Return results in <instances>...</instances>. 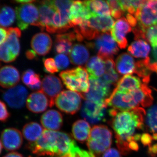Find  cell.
I'll list each match as a JSON object with an SVG mask.
<instances>
[{
	"mask_svg": "<svg viewBox=\"0 0 157 157\" xmlns=\"http://www.w3.org/2000/svg\"><path fill=\"white\" fill-rule=\"evenodd\" d=\"M146 113L138 107L125 111H119L112 117L110 125L115 133L116 144L121 154L127 155L139 149L137 141L140 140V132L145 127Z\"/></svg>",
	"mask_w": 157,
	"mask_h": 157,
	"instance_id": "cell-1",
	"label": "cell"
},
{
	"mask_svg": "<svg viewBox=\"0 0 157 157\" xmlns=\"http://www.w3.org/2000/svg\"><path fill=\"white\" fill-rule=\"evenodd\" d=\"M74 0H42L39 5V20L34 25L51 33H62L72 27L69 17Z\"/></svg>",
	"mask_w": 157,
	"mask_h": 157,
	"instance_id": "cell-2",
	"label": "cell"
},
{
	"mask_svg": "<svg viewBox=\"0 0 157 157\" xmlns=\"http://www.w3.org/2000/svg\"><path fill=\"white\" fill-rule=\"evenodd\" d=\"M76 145L69 134L58 131L44 130L39 139L27 146L38 156H62L67 154Z\"/></svg>",
	"mask_w": 157,
	"mask_h": 157,
	"instance_id": "cell-3",
	"label": "cell"
},
{
	"mask_svg": "<svg viewBox=\"0 0 157 157\" xmlns=\"http://www.w3.org/2000/svg\"><path fill=\"white\" fill-rule=\"evenodd\" d=\"M66 87L71 91L86 94L90 88L89 76L87 70L83 67H77L62 71L59 74Z\"/></svg>",
	"mask_w": 157,
	"mask_h": 157,
	"instance_id": "cell-4",
	"label": "cell"
},
{
	"mask_svg": "<svg viewBox=\"0 0 157 157\" xmlns=\"http://www.w3.org/2000/svg\"><path fill=\"white\" fill-rule=\"evenodd\" d=\"M112 142V132L106 126L98 125L93 127L88 139L87 146L90 151L96 156L109 149Z\"/></svg>",
	"mask_w": 157,
	"mask_h": 157,
	"instance_id": "cell-5",
	"label": "cell"
},
{
	"mask_svg": "<svg viewBox=\"0 0 157 157\" xmlns=\"http://www.w3.org/2000/svg\"><path fill=\"white\" fill-rule=\"evenodd\" d=\"M82 98V97L80 93L73 91H62L56 98L55 104L62 112L74 114L80 109Z\"/></svg>",
	"mask_w": 157,
	"mask_h": 157,
	"instance_id": "cell-6",
	"label": "cell"
},
{
	"mask_svg": "<svg viewBox=\"0 0 157 157\" xmlns=\"http://www.w3.org/2000/svg\"><path fill=\"white\" fill-rule=\"evenodd\" d=\"M89 79V91L86 94H81L82 99L98 104H105V101L109 97L111 85L105 82L101 77L97 79Z\"/></svg>",
	"mask_w": 157,
	"mask_h": 157,
	"instance_id": "cell-7",
	"label": "cell"
},
{
	"mask_svg": "<svg viewBox=\"0 0 157 157\" xmlns=\"http://www.w3.org/2000/svg\"><path fill=\"white\" fill-rule=\"evenodd\" d=\"M17 24L20 29L24 30L30 25H34L39 19V9L32 3L20 5L16 8Z\"/></svg>",
	"mask_w": 157,
	"mask_h": 157,
	"instance_id": "cell-8",
	"label": "cell"
},
{
	"mask_svg": "<svg viewBox=\"0 0 157 157\" xmlns=\"http://www.w3.org/2000/svg\"><path fill=\"white\" fill-rule=\"evenodd\" d=\"M138 26L143 28L157 25V0H149L136 11Z\"/></svg>",
	"mask_w": 157,
	"mask_h": 157,
	"instance_id": "cell-9",
	"label": "cell"
},
{
	"mask_svg": "<svg viewBox=\"0 0 157 157\" xmlns=\"http://www.w3.org/2000/svg\"><path fill=\"white\" fill-rule=\"evenodd\" d=\"M94 46L98 51V56L104 60L113 58L119 51L116 43L109 33H103L96 38Z\"/></svg>",
	"mask_w": 157,
	"mask_h": 157,
	"instance_id": "cell-10",
	"label": "cell"
},
{
	"mask_svg": "<svg viewBox=\"0 0 157 157\" xmlns=\"http://www.w3.org/2000/svg\"><path fill=\"white\" fill-rule=\"evenodd\" d=\"M107 106L104 104H98L86 101L81 110L82 117L90 123L96 124L105 121Z\"/></svg>",
	"mask_w": 157,
	"mask_h": 157,
	"instance_id": "cell-11",
	"label": "cell"
},
{
	"mask_svg": "<svg viewBox=\"0 0 157 157\" xmlns=\"http://www.w3.org/2000/svg\"><path fill=\"white\" fill-rule=\"evenodd\" d=\"M63 88L60 79L56 76L47 75L43 78L41 90L48 98L49 107H53L56 98L61 92Z\"/></svg>",
	"mask_w": 157,
	"mask_h": 157,
	"instance_id": "cell-12",
	"label": "cell"
},
{
	"mask_svg": "<svg viewBox=\"0 0 157 157\" xmlns=\"http://www.w3.org/2000/svg\"><path fill=\"white\" fill-rule=\"evenodd\" d=\"M27 90L21 85L10 88L3 94V99L9 107L20 109L24 106L27 101Z\"/></svg>",
	"mask_w": 157,
	"mask_h": 157,
	"instance_id": "cell-13",
	"label": "cell"
},
{
	"mask_svg": "<svg viewBox=\"0 0 157 157\" xmlns=\"http://www.w3.org/2000/svg\"><path fill=\"white\" fill-rule=\"evenodd\" d=\"M1 143L3 148L8 151H14L21 147L22 135L18 129L8 128L3 130L1 135Z\"/></svg>",
	"mask_w": 157,
	"mask_h": 157,
	"instance_id": "cell-14",
	"label": "cell"
},
{
	"mask_svg": "<svg viewBox=\"0 0 157 157\" xmlns=\"http://www.w3.org/2000/svg\"><path fill=\"white\" fill-rule=\"evenodd\" d=\"M92 17V14L84 2L74 1L70 7L69 17L72 27L80 25Z\"/></svg>",
	"mask_w": 157,
	"mask_h": 157,
	"instance_id": "cell-15",
	"label": "cell"
},
{
	"mask_svg": "<svg viewBox=\"0 0 157 157\" xmlns=\"http://www.w3.org/2000/svg\"><path fill=\"white\" fill-rule=\"evenodd\" d=\"M131 25L125 17L118 19L111 29L112 37L121 49H124L128 45L126 36L132 31Z\"/></svg>",
	"mask_w": 157,
	"mask_h": 157,
	"instance_id": "cell-16",
	"label": "cell"
},
{
	"mask_svg": "<svg viewBox=\"0 0 157 157\" xmlns=\"http://www.w3.org/2000/svg\"><path fill=\"white\" fill-rule=\"evenodd\" d=\"M26 106L31 112L41 113L49 106V101L47 96L40 90L29 95L27 99Z\"/></svg>",
	"mask_w": 157,
	"mask_h": 157,
	"instance_id": "cell-17",
	"label": "cell"
},
{
	"mask_svg": "<svg viewBox=\"0 0 157 157\" xmlns=\"http://www.w3.org/2000/svg\"><path fill=\"white\" fill-rule=\"evenodd\" d=\"M31 47L39 56H45L49 52L52 47L51 38L46 33L36 34L32 38Z\"/></svg>",
	"mask_w": 157,
	"mask_h": 157,
	"instance_id": "cell-18",
	"label": "cell"
},
{
	"mask_svg": "<svg viewBox=\"0 0 157 157\" xmlns=\"http://www.w3.org/2000/svg\"><path fill=\"white\" fill-rule=\"evenodd\" d=\"M7 30L8 31V38L5 43L2 45L9 51L15 60L19 55L20 51L19 39L21 36V31L20 29L17 28H9Z\"/></svg>",
	"mask_w": 157,
	"mask_h": 157,
	"instance_id": "cell-19",
	"label": "cell"
},
{
	"mask_svg": "<svg viewBox=\"0 0 157 157\" xmlns=\"http://www.w3.org/2000/svg\"><path fill=\"white\" fill-rule=\"evenodd\" d=\"M41 123L46 130L58 131L63 126V116L57 110L50 109L42 116Z\"/></svg>",
	"mask_w": 157,
	"mask_h": 157,
	"instance_id": "cell-20",
	"label": "cell"
},
{
	"mask_svg": "<svg viewBox=\"0 0 157 157\" xmlns=\"http://www.w3.org/2000/svg\"><path fill=\"white\" fill-rule=\"evenodd\" d=\"M20 79L19 72L11 66H6L1 69L0 83L4 88H11L16 86Z\"/></svg>",
	"mask_w": 157,
	"mask_h": 157,
	"instance_id": "cell-21",
	"label": "cell"
},
{
	"mask_svg": "<svg viewBox=\"0 0 157 157\" xmlns=\"http://www.w3.org/2000/svg\"><path fill=\"white\" fill-rule=\"evenodd\" d=\"M77 40V34L73 33L57 35L56 38L55 49L58 53L70 55L73 48V42Z\"/></svg>",
	"mask_w": 157,
	"mask_h": 157,
	"instance_id": "cell-22",
	"label": "cell"
},
{
	"mask_svg": "<svg viewBox=\"0 0 157 157\" xmlns=\"http://www.w3.org/2000/svg\"><path fill=\"white\" fill-rule=\"evenodd\" d=\"M86 69L89 79L100 78L106 72L105 61L99 56L92 57L86 64Z\"/></svg>",
	"mask_w": 157,
	"mask_h": 157,
	"instance_id": "cell-23",
	"label": "cell"
},
{
	"mask_svg": "<svg viewBox=\"0 0 157 157\" xmlns=\"http://www.w3.org/2000/svg\"><path fill=\"white\" fill-rule=\"evenodd\" d=\"M84 4L90 10L92 16H110L111 9L104 0H84Z\"/></svg>",
	"mask_w": 157,
	"mask_h": 157,
	"instance_id": "cell-24",
	"label": "cell"
},
{
	"mask_svg": "<svg viewBox=\"0 0 157 157\" xmlns=\"http://www.w3.org/2000/svg\"><path fill=\"white\" fill-rule=\"evenodd\" d=\"M135 60L129 54L124 53L119 56L116 61V67L118 72L122 75L135 73Z\"/></svg>",
	"mask_w": 157,
	"mask_h": 157,
	"instance_id": "cell-25",
	"label": "cell"
},
{
	"mask_svg": "<svg viewBox=\"0 0 157 157\" xmlns=\"http://www.w3.org/2000/svg\"><path fill=\"white\" fill-rule=\"evenodd\" d=\"M91 130L90 124L86 121L78 120L73 124L72 134L76 140L83 143L88 139Z\"/></svg>",
	"mask_w": 157,
	"mask_h": 157,
	"instance_id": "cell-26",
	"label": "cell"
},
{
	"mask_svg": "<svg viewBox=\"0 0 157 157\" xmlns=\"http://www.w3.org/2000/svg\"><path fill=\"white\" fill-rule=\"evenodd\" d=\"M142 85L140 78L138 77L127 75L119 80L115 89L121 92L128 93L140 88Z\"/></svg>",
	"mask_w": 157,
	"mask_h": 157,
	"instance_id": "cell-27",
	"label": "cell"
},
{
	"mask_svg": "<svg viewBox=\"0 0 157 157\" xmlns=\"http://www.w3.org/2000/svg\"><path fill=\"white\" fill-rule=\"evenodd\" d=\"M69 55L72 63L80 66L84 64L88 61L90 54L87 48L84 45L76 44L73 45Z\"/></svg>",
	"mask_w": 157,
	"mask_h": 157,
	"instance_id": "cell-28",
	"label": "cell"
},
{
	"mask_svg": "<svg viewBox=\"0 0 157 157\" xmlns=\"http://www.w3.org/2000/svg\"><path fill=\"white\" fill-rule=\"evenodd\" d=\"M44 130L38 123L31 122L26 124L22 129L24 137L29 143L36 141L43 134Z\"/></svg>",
	"mask_w": 157,
	"mask_h": 157,
	"instance_id": "cell-29",
	"label": "cell"
},
{
	"mask_svg": "<svg viewBox=\"0 0 157 157\" xmlns=\"http://www.w3.org/2000/svg\"><path fill=\"white\" fill-rule=\"evenodd\" d=\"M150 50L148 43L142 39H137L132 42L128 49L129 53L137 58L148 57Z\"/></svg>",
	"mask_w": 157,
	"mask_h": 157,
	"instance_id": "cell-30",
	"label": "cell"
},
{
	"mask_svg": "<svg viewBox=\"0 0 157 157\" xmlns=\"http://www.w3.org/2000/svg\"><path fill=\"white\" fill-rule=\"evenodd\" d=\"M145 124L147 131L151 134L153 140L157 141V105L152 106L147 110Z\"/></svg>",
	"mask_w": 157,
	"mask_h": 157,
	"instance_id": "cell-31",
	"label": "cell"
},
{
	"mask_svg": "<svg viewBox=\"0 0 157 157\" xmlns=\"http://www.w3.org/2000/svg\"><path fill=\"white\" fill-rule=\"evenodd\" d=\"M151 59L149 57L142 60L138 61L135 64V73L142 78L144 83L147 84L150 80L152 71L149 67Z\"/></svg>",
	"mask_w": 157,
	"mask_h": 157,
	"instance_id": "cell-32",
	"label": "cell"
},
{
	"mask_svg": "<svg viewBox=\"0 0 157 157\" xmlns=\"http://www.w3.org/2000/svg\"><path fill=\"white\" fill-rule=\"evenodd\" d=\"M16 17V12L11 7L8 6H3L0 13V24L1 26L8 27L12 25Z\"/></svg>",
	"mask_w": 157,
	"mask_h": 157,
	"instance_id": "cell-33",
	"label": "cell"
},
{
	"mask_svg": "<svg viewBox=\"0 0 157 157\" xmlns=\"http://www.w3.org/2000/svg\"><path fill=\"white\" fill-rule=\"evenodd\" d=\"M149 0H118L121 9L124 12L135 14L137 9Z\"/></svg>",
	"mask_w": 157,
	"mask_h": 157,
	"instance_id": "cell-34",
	"label": "cell"
},
{
	"mask_svg": "<svg viewBox=\"0 0 157 157\" xmlns=\"http://www.w3.org/2000/svg\"><path fill=\"white\" fill-rule=\"evenodd\" d=\"M140 28L142 29V34H143L142 39L149 42L153 48H156L157 47V25L149 27L147 28Z\"/></svg>",
	"mask_w": 157,
	"mask_h": 157,
	"instance_id": "cell-35",
	"label": "cell"
},
{
	"mask_svg": "<svg viewBox=\"0 0 157 157\" xmlns=\"http://www.w3.org/2000/svg\"><path fill=\"white\" fill-rule=\"evenodd\" d=\"M59 157H97L91 152L84 150L75 145L69 153Z\"/></svg>",
	"mask_w": 157,
	"mask_h": 157,
	"instance_id": "cell-36",
	"label": "cell"
},
{
	"mask_svg": "<svg viewBox=\"0 0 157 157\" xmlns=\"http://www.w3.org/2000/svg\"><path fill=\"white\" fill-rule=\"evenodd\" d=\"M109 6L111 11V15L115 18H118L121 17L124 14V11L121 9L118 0H106Z\"/></svg>",
	"mask_w": 157,
	"mask_h": 157,
	"instance_id": "cell-37",
	"label": "cell"
},
{
	"mask_svg": "<svg viewBox=\"0 0 157 157\" xmlns=\"http://www.w3.org/2000/svg\"><path fill=\"white\" fill-rule=\"evenodd\" d=\"M56 63L59 70H63L69 67L70 62L69 58L66 55H57L55 58Z\"/></svg>",
	"mask_w": 157,
	"mask_h": 157,
	"instance_id": "cell-38",
	"label": "cell"
},
{
	"mask_svg": "<svg viewBox=\"0 0 157 157\" xmlns=\"http://www.w3.org/2000/svg\"><path fill=\"white\" fill-rule=\"evenodd\" d=\"M101 78L103 80L107 83L110 85L114 84L118 81L119 79V76L115 69L109 70L105 72V74Z\"/></svg>",
	"mask_w": 157,
	"mask_h": 157,
	"instance_id": "cell-39",
	"label": "cell"
},
{
	"mask_svg": "<svg viewBox=\"0 0 157 157\" xmlns=\"http://www.w3.org/2000/svg\"><path fill=\"white\" fill-rule=\"evenodd\" d=\"M44 70L46 73L54 74L58 72L59 69L56 63L55 60L52 58L43 59Z\"/></svg>",
	"mask_w": 157,
	"mask_h": 157,
	"instance_id": "cell-40",
	"label": "cell"
},
{
	"mask_svg": "<svg viewBox=\"0 0 157 157\" xmlns=\"http://www.w3.org/2000/svg\"><path fill=\"white\" fill-rule=\"evenodd\" d=\"M29 88L32 90H38L41 89L42 82L40 80V76L39 74L34 73L30 76L29 84L27 86Z\"/></svg>",
	"mask_w": 157,
	"mask_h": 157,
	"instance_id": "cell-41",
	"label": "cell"
},
{
	"mask_svg": "<svg viewBox=\"0 0 157 157\" xmlns=\"http://www.w3.org/2000/svg\"><path fill=\"white\" fill-rule=\"evenodd\" d=\"M1 106V115H0V120L2 122H5L8 120L10 117V114L8 111L6 107V104L4 102L1 101L0 102Z\"/></svg>",
	"mask_w": 157,
	"mask_h": 157,
	"instance_id": "cell-42",
	"label": "cell"
},
{
	"mask_svg": "<svg viewBox=\"0 0 157 157\" xmlns=\"http://www.w3.org/2000/svg\"><path fill=\"white\" fill-rule=\"evenodd\" d=\"M140 140L141 143L144 146H149L151 145L153 139L151 135L149 133H144L141 135Z\"/></svg>",
	"mask_w": 157,
	"mask_h": 157,
	"instance_id": "cell-43",
	"label": "cell"
},
{
	"mask_svg": "<svg viewBox=\"0 0 157 157\" xmlns=\"http://www.w3.org/2000/svg\"><path fill=\"white\" fill-rule=\"evenodd\" d=\"M119 151L114 148H110L103 154L102 157H122Z\"/></svg>",
	"mask_w": 157,
	"mask_h": 157,
	"instance_id": "cell-44",
	"label": "cell"
},
{
	"mask_svg": "<svg viewBox=\"0 0 157 157\" xmlns=\"http://www.w3.org/2000/svg\"><path fill=\"white\" fill-rule=\"evenodd\" d=\"M35 73L33 70H28L24 72L22 76V80L23 83L28 86L29 84L30 76Z\"/></svg>",
	"mask_w": 157,
	"mask_h": 157,
	"instance_id": "cell-45",
	"label": "cell"
},
{
	"mask_svg": "<svg viewBox=\"0 0 157 157\" xmlns=\"http://www.w3.org/2000/svg\"><path fill=\"white\" fill-rule=\"evenodd\" d=\"M147 153L151 157L157 156V143L149 146Z\"/></svg>",
	"mask_w": 157,
	"mask_h": 157,
	"instance_id": "cell-46",
	"label": "cell"
},
{
	"mask_svg": "<svg viewBox=\"0 0 157 157\" xmlns=\"http://www.w3.org/2000/svg\"><path fill=\"white\" fill-rule=\"evenodd\" d=\"M8 31L7 29L3 28L2 27L1 28V40H0V43L1 45L5 43L6 39L8 38Z\"/></svg>",
	"mask_w": 157,
	"mask_h": 157,
	"instance_id": "cell-47",
	"label": "cell"
},
{
	"mask_svg": "<svg viewBox=\"0 0 157 157\" xmlns=\"http://www.w3.org/2000/svg\"><path fill=\"white\" fill-rule=\"evenodd\" d=\"M127 19L130 25L132 27H135L137 23V20L135 17H134L133 15L130 14H128L127 15Z\"/></svg>",
	"mask_w": 157,
	"mask_h": 157,
	"instance_id": "cell-48",
	"label": "cell"
},
{
	"mask_svg": "<svg viewBox=\"0 0 157 157\" xmlns=\"http://www.w3.org/2000/svg\"><path fill=\"white\" fill-rule=\"evenodd\" d=\"M37 54L33 50H29L26 52V56L29 59H33L36 56Z\"/></svg>",
	"mask_w": 157,
	"mask_h": 157,
	"instance_id": "cell-49",
	"label": "cell"
},
{
	"mask_svg": "<svg viewBox=\"0 0 157 157\" xmlns=\"http://www.w3.org/2000/svg\"><path fill=\"white\" fill-rule=\"evenodd\" d=\"M152 57V59L151 60V62L157 64V47L153 48Z\"/></svg>",
	"mask_w": 157,
	"mask_h": 157,
	"instance_id": "cell-50",
	"label": "cell"
},
{
	"mask_svg": "<svg viewBox=\"0 0 157 157\" xmlns=\"http://www.w3.org/2000/svg\"><path fill=\"white\" fill-rule=\"evenodd\" d=\"M3 157H23V156L22 155L17 152H12L7 154Z\"/></svg>",
	"mask_w": 157,
	"mask_h": 157,
	"instance_id": "cell-51",
	"label": "cell"
},
{
	"mask_svg": "<svg viewBox=\"0 0 157 157\" xmlns=\"http://www.w3.org/2000/svg\"><path fill=\"white\" fill-rule=\"evenodd\" d=\"M15 1L18 3H23V4H26V3H31L34 2L35 0H15Z\"/></svg>",
	"mask_w": 157,
	"mask_h": 157,
	"instance_id": "cell-52",
	"label": "cell"
},
{
	"mask_svg": "<svg viewBox=\"0 0 157 157\" xmlns=\"http://www.w3.org/2000/svg\"></svg>",
	"mask_w": 157,
	"mask_h": 157,
	"instance_id": "cell-53",
	"label": "cell"
}]
</instances>
